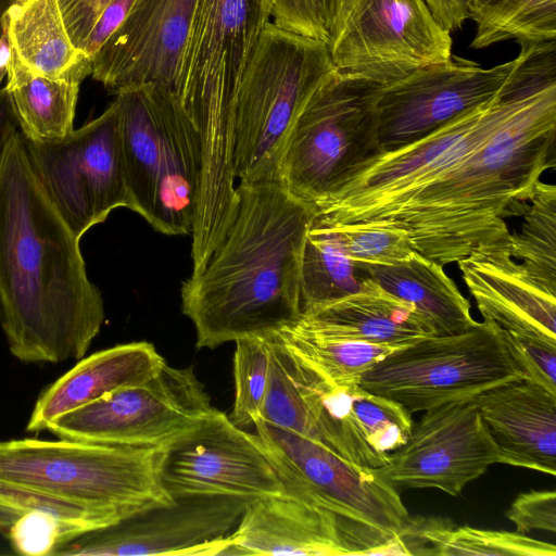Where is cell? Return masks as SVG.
I'll list each match as a JSON object with an SVG mask.
<instances>
[{"mask_svg":"<svg viewBox=\"0 0 556 556\" xmlns=\"http://www.w3.org/2000/svg\"><path fill=\"white\" fill-rule=\"evenodd\" d=\"M556 167V68L536 76L481 142L430 182L351 225L394 226L440 265L509 243L506 218L523 214Z\"/></svg>","mask_w":556,"mask_h":556,"instance_id":"obj_1","label":"cell"},{"mask_svg":"<svg viewBox=\"0 0 556 556\" xmlns=\"http://www.w3.org/2000/svg\"><path fill=\"white\" fill-rule=\"evenodd\" d=\"M79 241L16 130L0 160V326L23 363L81 359L100 332L104 304Z\"/></svg>","mask_w":556,"mask_h":556,"instance_id":"obj_2","label":"cell"},{"mask_svg":"<svg viewBox=\"0 0 556 556\" xmlns=\"http://www.w3.org/2000/svg\"><path fill=\"white\" fill-rule=\"evenodd\" d=\"M237 215L181 287L197 349L268 334L302 313V261L314 210L279 182H240Z\"/></svg>","mask_w":556,"mask_h":556,"instance_id":"obj_3","label":"cell"},{"mask_svg":"<svg viewBox=\"0 0 556 556\" xmlns=\"http://www.w3.org/2000/svg\"><path fill=\"white\" fill-rule=\"evenodd\" d=\"M168 444L0 440V532L23 515H54L70 540L175 503L162 473ZM68 540V541H70Z\"/></svg>","mask_w":556,"mask_h":556,"instance_id":"obj_4","label":"cell"},{"mask_svg":"<svg viewBox=\"0 0 556 556\" xmlns=\"http://www.w3.org/2000/svg\"><path fill=\"white\" fill-rule=\"evenodd\" d=\"M326 41L264 28L235 100V173L240 182H279V166L301 111L334 71Z\"/></svg>","mask_w":556,"mask_h":556,"instance_id":"obj_5","label":"cell"},{"mask_svg":"<svg viewBox=\"0 0 556 556\" xmlns=\"http://www.w3.org/2000/svg\"><path fill=\"white\" fill-rule=\"evenodd\" d=\"M132 211L167 236L192 231L201 170L199 134L175 92L115 94Z\"/></svg>","mask_w":556,"mask_h":556,"instance_id":"obj_6","label":"cell"},{"mask_svg":"<svg viewBox=\"0 0 556 556\" xmlns=\"http://www.w3.org/2000/svg\"><path fill=\"white\" fill-rule=\"evenodd\" d=\"M269 0H195L177 97L210 165L235 154V100L258 39L270 22Z\"/></svg>","mask_w":556,"mask_h":556,"instance_id":"obj_7","label":"cell"},{"mask_svg":"<svg viewBox=\"0 0 556 556\" xmlns=\"http://www.w3.org/2000/svg\"><path fill=\"white\" fill-rule=\"evenodd\" d=\"M383 85L334 70L309 98L287 140L279 184L314 207L358 165L381 152Z\"/></svg>","mask_w":556,"mask_h":556,"instance_id":"obj_8","label":"cell"},{"mask_svg":"<svg viewBox=\"0 0 556 556\" xmlns=\"http://www.w3.org/2000/svg\"><path fill=\"white\" fill-rule=\"evenodd\" d=\"M522 378L502 329L483 320L463 333L430 336L395 350L359 386L413 414Z\"/></svg>","mask_w":556,"mask_h":556,"instance_id":"obj_9","label":"cell"},{"mask_svg":"<svg viewBox=\"0 0 556 556\" xmlns=\"http://www.w3.org/2000/svg\"><path fill=\"white\" fill-rule=\"evenodd\" d=\"M23 139L40 184L78 239L113 210L132 211L115 101L62 139Z\"/></svg>","mask_w":556,"mask_h":556,"instance_id":"obj_10","label":"cell"},{"mask_svg":"<svg viewBox=\"0 0 556 556\" xmlns=\"http://www.w3.org/2000/svg\"><path fill=\"white\" fill-rule=\"evenodd\" d=\"M217 408L193 366L165 363L147 381L65 413L47 430L59 439L111 444H169Z\"/></svg>","mask_w":556,"mask_h":556,"instance_id":"obj_11","label":"cell"},{"mask_svg":"<svg viewBox=\"0 0 556 556\" xmlns=\"http://www.w3.org/2000/svg\"><path fill=\"white\" fill-rule=\"evenodd\" d=\"M253 427L286 494L390 535L400 536L410 523L400 493L375 469L353 465L325 446L262 419Z\"/></svg>","mask_w":556,"mask_h":556,"instance_id":"obj_12","label":"cell"},{"mask_svg":"<svg viewBox=\"0 0 556 556\" xmlns=\"http://www.w3.org/2000/svg\"><path fill=\"white\" fill-rule=\"evenodd\" d=\"M327 45L338 72L381 85L453 55L424 0H343Z\"/></svg>","mask_w":556,"mask_h":556,"instance_id":"obj_13","label":"cell"},{"mask_svg":"<svg viewBox=\"0 0 556 556\" xmlns=\"http://www.w3.org/2000/svg\"><path fill=\"white\" fill-rule=\"evenodd\" d=\"M500 463L495 445L473 397L425 410L407 441L375 469L390 486L439 489L452 496Z\"/></svg>","mask_w":556,"mask_h":556,"instance_id":"obj_14","label":"cell"},{"mask_svg":"<svg viewBox=\"0 0 556 556\" xmlns=\"http://www.w3.org/2000/svg\"><path fill=\"white\" fill-rule=\"evenodd\" d=\"M521 60L520 51L508 62L483 68L453 54L383 85L377 104L381 152L418 140L490 101Z\"/></svg>","mask_w":556,"mask_h":556,"instance_id":"obj_15","label":"cell"},{"mask_svg":"<svg viewBox=\"0 0 556 556\" xmlns=\"http://www.w3.org/2000/svg\"><path fill=\"white\" fill-rule=\"evenodd\" d=\"M162 480L174 500L223 496L248 502L286 494L254 434L218 409L168 444Z\"/></svg>","mask_w":556,"mask_h":556,"instance_id":"obj_16","label":"cell"},{"mask_svg":"<svg viewBox=\"0 0 556 556\" xmlns=\"http://www.w3.org/2000/svg\"><path fill=\"white\" fill-rule=\"evenodd\" d=\"M245 503L223 496L176 498L78 535L53 556L224 555Z\"/></svg>","mask_w":556,"mask_h":556,"instance_id":"obj_17","label":"cell"},{"mask_svg":"<svg viewBox=\"0 0 556 556\" xmlns=\"http://www.w3.org/2000/svg\"><path fill=\"white\" fill-rule=\"evenodd\" d=\"M352 386L331 383L274 342L260 419L309 439L353 465L378 469L389 454L372 448L359 431L351 410Z\"/></svg>","mask_w":556,"mask_h":556,"instance_id":"obj_18","label":"cell"},{"mask_svg":"<svg viewBox=\"0 0 556 556\" xmlns=\"http://www.w3.org/2000/svg\"><path fill=\"white\" fill-rule=\"evenodd\" d=\"M396 538L280 494L245 503L224 555H395Z\"/></svg>","mask_w":556,"mask_h":556,"instance_id":"obj_19","label":"cell"},{"mask_svg":"<svg viewBox=\"0 0 556 556\" xmlns=\"http://www.w3.org/2000/svg\"><path fill=\"white\" fill-rule=\"evenodd\" d=\"M194 2L135 0L92 58V78L114 94L143 86L177 94Z\"/></svg>","mask_w":556,"mask_h":556,"instance_id":"obj_20","label":"cell"},{"mask_svg":"<svg viewBox=\"0 0 556 556\" xmlns=\"http://www.w3.org/2000/svg\"><path fill=\"white\" fill-rule=\"evenodd\" d=\"M457 265L483 320L518 340L556 343V290L517 264L509 243L477 250Z\"/></svg>","mask_w":556,"mask_h":556,"instance_id":"obj_21","label":"cell"},{"mask_svg":"<svg viewBox=\"0 0 556 556\" xmlns=\"http://www.w3.org/2000/svg\"><path fill=\"white\" fill-rule=\"evenodd\" d=\"M473 399L497 446L500 463L556 475V393L522 378Z\"/></svg>","mask_w":556,"mask_h":556,"instance_id":"obj_22","label":"cell"},{"mask_svg":"<svg viewBox=\"0 0 556 556\" xmlns=\"http://www.w3.org/2000/svg\"><path fill=\"white\" fill-rule=\"evenodd\" d=\"M289 325L314 337L396 349L434 336L413 304L369 278H363L359 291L302 312Z\"/></svg>","mask_w":556,"mask_h":556,"instance_id":"obj_23","label":"cell"},{"mask_svg":"<svg viewBox=\"0 0 556 556\" xmlns=\"http://www.w3.org/2000/svg\"><path fill=\"white\" fill-rule=\"evenodd\" d=\"M166 363L152 343L130 342L85 356L39 395L26 426L28 432L47 430L67 412L122 388L147 381Z\"/></svg>","mask_w":556,"mask_h":556,"instance_id":"obj_24","label":"cell"},{"mask_svg":"<svg viewBox=\"0 0 556 556\" xmlns=\"http://www.w3.org/2000/svg\"><path fill=\"white\" fill-rule=\"evenodd\" d=\"M358 276L369 278L384 290L415 306L434 336H452L471 329L476 321L470 304L443 266L414 251L394 265L356 263Z\"/></svg>","mask_w":556,"mask_h":556,"instance_id":"obj_25","label":"cell"},{"mask_svg":"<svg viewBox=\"0 0 556 556\" xmlns=\"http://www.w3.org/2000/svg\"><path fill=\"white\" fill-rule=\"evenodd\" d=\"M12 52L34 75H91L92 61L67 33L59 0H13L2 18Z\"/></svg>","mask_w":556,"mask_h":556,"instance_id":"obj_26","label":"cell"},{"mask_svg":"<svg viewBox=\"0 0 556 556\" xmlns=\"http://www.w3.org/2000/svg\"><path fill=\"white\" fill-rule=\"evenodd\" d=\"M84 78L81 74L55 79L34 75L12 52L4 88L22 135L38 141L70 135Z\"/></svg>","mask_w":556,"mask_h":556,"instance_id":"obj_27","label":"cell"},{"mask_svg":"<svg viewBox=\"0 0 556 556\" xmlns=\"http://www.w3.org/2000/svg\"><path fill=\"white\" fill-rule=\"evenodd\" d=\"M408 555L555 556L556 546L519 532L454 527L439 518L413 519L400 534Z\"/></svg>","mask_w":556,"mask_h":556,"instance_id":"obj_28","label":"cell"},{"mask_svg":"<svg viewBox=\"0 0 556 556\" xmlns=\"http://www.w3.org/2000/svg\"><path fill=\"white\" fill-rule=\"evenodd\" d=\"M476 24L470 48L515 39L519 45L556 40V0H466Z\"/></svg>","mask_w":556,"mask_h":556,"instance_id":"obj_29","label":"cell"},{"mask_svg":"<svg viewBox=\"0 0 556 556\" xmlns=\"http://www.w3.org/2000/svg\"><path fill=\"white\" fill-rule=\"evenodd\" d=\"M363 279L336 232L311 222L302 261L301 308L309 311L361 290Z\"/></svg>","mask_w":556,"mask_h":556,"instance_id":"obj_30","label":"cell"},{"mask_svg":"<svg viewBox=\"0 0 556 556\" xmlns=\"http://www.w3.org/2000/svg\"><path fill=\"white\" fill-rule=\"evenodd\" d=\"M288 352L337 386L359 384L363 376L396 348L309 336L289 324L271 332Z\"/></svg>","mask_w":556,"mask_h":556,"instance_id":"obj_31","label":"cell"},{"mask_svg":"<svg viewBox=\"0 0 556 556\" xmlns=\"http://www.w3.org/2000/svg\"><path fill=\"white\" fill-rule=\"evenodd\" d=\"M517 232H510V254L543 285L556 290V187L541 179Z\"/></svg>","mask_w":556,"mask_h":556,"instance_id":"obj_32","label":"cell"},{"mask_svg":"<svg viewBox=\"0 0 556 556\" xmlns=\"http://www.w3.org/2000/svg\"><path fill=\"white\" fill-rule=\"evenodd\" d=\"M235 343V402L229 418L245 428L261 416L270 375L271 341L268 333L243 337Z\"/></svg>","mask_w":556,"mask_h":556,"instance_id":"obj_33","label":"cell"},{"mask_svg":"<svg viewBox=\"0 0 556 556\" xmlns=\"http://www.w3.org/2000/svg\"><path fill=\"white\" fill-rule=\"evenodd\" d=\"M351 410L365 440L381 453L402 446L413 429L412 414L402 404L359 384L351 387Z\"/></svg>","mask_w":556,"mask_h":556,"instance_id":"obj_34","label":"cell"},{"mask_svg":"<svg viewBox=\"0 0 556 556\" xmlns=\"http://www.w3.org/2000/svg\"><path fill=\"white\" fill-rule=\"evenodd\" d=\"M320 225L328 226L336 232L346 253L355 263L389 266L403 262L415 251L409 235L399 227L351 224Z\"/></svg>","mask_w":556,"mask_h":556,"instance_id":"obj_35","label":"cell"},{"mask_svg":"<svg viewBox=\"0 0 556 556\" xmlns=\"http://www.w3.org/2000/svg\"><path fill=\"white\" fill-rule=\"evenodd\" d=\"M15 553L27 556H52L70 536L52 514L34 510L20 517L5 532Z\"/></svg>","mask_w":556,"mask_h":556,"instance_id":"obj_36","label":"cell"},{"mask_svg":"<svg viewBox=\"0 0 556 556\" xmlns=\"http://www.w3.org/2000/svg\"><path fill=\"white\" fill-rule=\"evenodd\" d=\"M506 517L515 525L516 531L527 533L532 530L556 531V493L554 490H531L519 494Z\"/></svg>","mask_w":556,"mask_h":556,"instance_id":"obj_37","label":"cell"},{"mask_svg":"<svg viewBox=\"0 0 556 556\" xmlns=\"http://www.w3.org/2000/svg\"><path fill=\"white\" fill-rule=\"evenodd\" d=\"M273 23L289 31L328 42L319 0H269Z\"/></svg>","mask_w":556,"mask_h":556,"instance_id":"obj_38","label":"cell"},{"mask_svg":"<svg viewBox=\"0 0 556 556\" xmlns=\"http://www.w3.org/2000/svg\"><path fill=\"white\" fill-rule=\"evenodd\" d=\"M111 0H59L63 20L74 46L83 51L86 38Z\"/></svg>","mask_w":556,"mask_h":556,"instance_id":"obj_39","label":"cell"},{"mask_svg":"<svg viewBox=\"0 0 556 556\" xmlns=\"http://www.w3.org/2000/svg\"><path fill=\"white\" fill-rule=\"evenodd\" d=\"M135 0H111L89 31L83 52L92 61L94 54L122 25Z\"/></svg>","mask_w":556,"mask_h":556,"instance_id":"obj_40","label":"cell"},{"mask_svg":"<svg viewBox=\"0 0 556 556\" xmlns=\"http://www.w3.org/2000/svg\"><path fill=\"white\" fill-rule=\"evenodd\" d=\"M437 22L446 30L463 27L468 18L466 0H424Z\"/></svg>","mask_w":556,"mask_h":556,"instance_id":"obj_41","label":"cell"},{"mask_svg":"<svg viewBox=\"0 0 556 556\" xmlns=\"http://www.w3.org/2000/svg\"><path fill=\"white\" fill-rule=\"evenodd\" d=\"M10 97L5 88L0 89V160L11 136L17 130Z\"/></svg>","mask_w":556,"mask_h":556,"instance_id":"obj_42","label":"cell"},{"mask_svg":"<svg viewBox=\"0 0 556 556\" xmlns=\"http://www.w3.org/2000/svg\"><path fill=\"white\" fill-rule=\"evenodd\" d=\"M342 2H343V0H319L321 15H323V22H324L325 29L328 34V39H329V31L336 21V17L339 13Z\"/></svg>","mask_w":556,"mask_h":556,"instance_id":"obj_43","label":"cell"},{"mask_svg":"<svg viewBox=\"0 0 556 556\" xmlns=\"http://www.w3.org/2000/svg\"><path fill=\"white\" fill-rule=\"evenodd\" d=\"M3 24V22H2ZM12 58V47L9 40L5 27L3 25V33L0 36V84L4 76L8 74Z\"/></svg>","mask_w":556,"mask_h":556,"instance_id":"obj_44","label":"cell"},{"mask_svg":"<svg viewBox=\"0 0 556 556\" xmlns=\"http://www.w3.org/2000/svg\"><path fill=\"white\" fill-rule=\"evenodd\" d=\"M13 0H0V36L3 33L2 18Z\"/></svg>","mask_w":556,"mask_h":556,"instance_id":"obj_45","label":"cell"}]
</instances>
